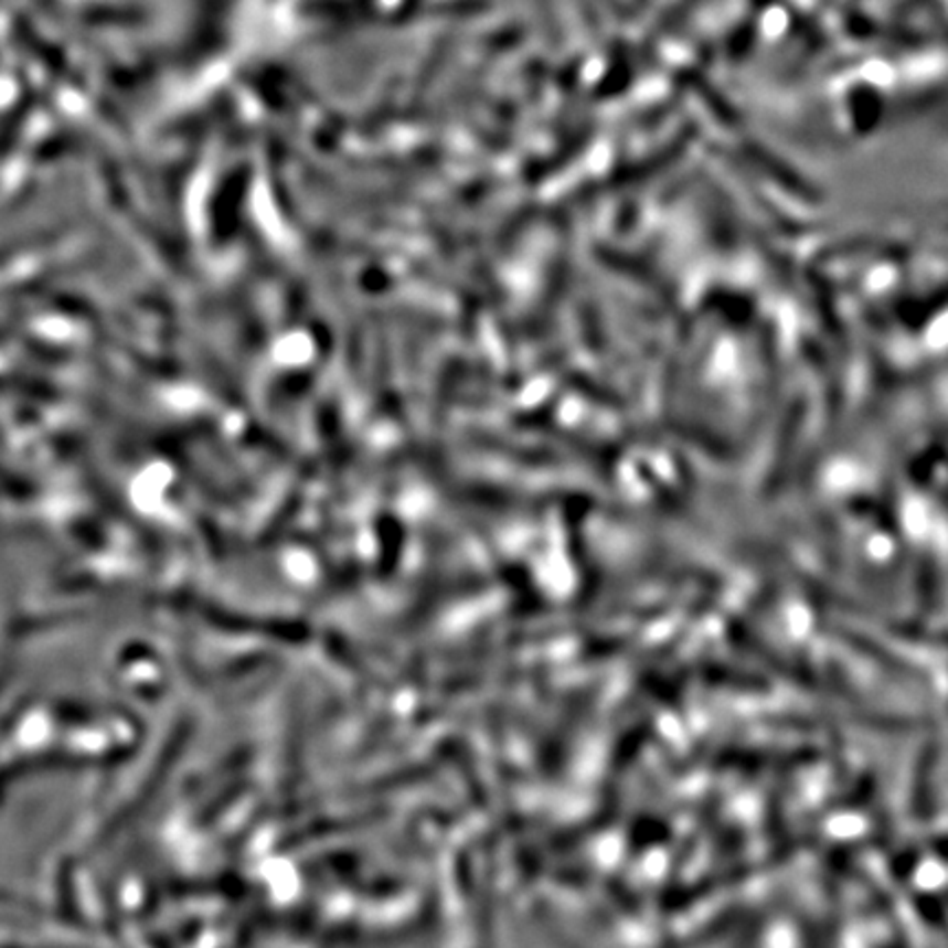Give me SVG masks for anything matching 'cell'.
I'll list each match as a JSON object with an SVG mask.
<instances>
[{"label":"cell","mask_w":948,"mask_h":948,"mask_svg":"<svg viewBox=\"0 0 948 948\" xmlns=\"http://www.w3.org/2000/svg\"><path fill=\"white\" fill-rule=\"evenodd\" d=\"M940 752L936 743H927L916 759L912 777V814L918 821H931L938 812L936 773Z\"/></svg>","instance_id":"obj_1"},{"label":"cell","mask_w":948,"mask_h":948,"mask_svg":"<svg viewBox=\"0 0 948 948\" xmlns=\"http://www.w3.org/2000/svg\"><path fill=\"white\" fill-rule=\"evenodd\" d=\"M916 909H918L920 918H923L929 927H934V929L938 931V936L945 940V945L948 947V918L947 914H945L942 903H940L936 896L920 894V896L916 898Z\"/></svg>","instance_id":"obj_3"},{"label":"cell","mask_w":948,"mask_h":948,"mask_svg":"<svg viewBox=\"0 0 948 948\" xmlns=\"http://www.w3.org/2000/svg\"><path fill=\"white\" fill-rule=\"evenodd\" d=\"M819 759V752L812 747H799V749H743L729 756L732 766L743 768H770V766H806L814 764Z\"/></svg>","instance_id":"obj_2"}]
</instances>
